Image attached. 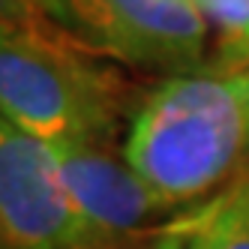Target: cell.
<instances>
[{
    "label": "cell",
    "instance_id": "cell-1",
    "mask_svg": "<svg viewBox=\"0 0 249 249\" xmlns=\"http://www.w3.org/2000/svg\"><path fill=\"white\" fill-rule=\"evenodd\" d=\"M123 159L168 207L225 189L249 168V72L168 75L138 102Z\"/></svg>",
    "mask_w": 249,
    "mask_h": 249
},
{
    "label": "cell",
    "instance_id": "cell-2",
    "mask_svg": "<svg viewBox=\"0 0 249 249\" xmlns=\"http://www.w3.org/2000/svg\"><path fill=\"white\" fill-rule=\"evenodd\" d=\"M3 120L42 141L108 147L132 105L129 81L51 27L30 0H3Z\"/></svg>",
    "mask_w": 249,
    "mask_h": 249
},
{
    "label": "cell",
    "instance_id": "cell-3",
    "mask_svg": "<svg viewBox=\"0 0 249 249\" xmlns=\"http://www.w3.org/2000/svg\"><path fill=\"white\" fill-rule=\"evenodd\" d=\"M60 36L93 57L168 75L201 72L207 21L192 0H30Z\"/></svg>",
    "mask_w": 249,
    "mask_h": 249
},
{
    "label": "cell",
    "instance_id": "cell-4",
    "mask_svg": "<svg viewBox=\"0 0 249 249\" xmlns=\"http://www.w3.org/2000/svg\"><path fill=\"white\" fill-rule=\"evenodd\" d=\"M3 249H93L48 141L0 126Z\"/></svg>",
    "mask_w": 249,
    "mask_h": 249
},
{
    "label": "cell",
    "instance_id": "cell-5",
    "mask_svg": "<svg viewBox=\"0 0 249 249\" xmlns=\"http://www.w3.org/2000/svg\"><path fill=\"white\" fill-rule=\"evenodd\" d=\"M48 144L93 249H123L165 228L159 219L174 207H168L141 180L126 159H117L102 144Z\"/></svg>",
    "mask_w": 249,
    "mask_h": 249
},
{
    "label": "cell",
    "instance_id": "cell-6",
    "mask_svg": "<svg viewBox=\"0 0 249 249\" xmlns=\"http://www.w3.org/2000/svg\"><path fill=\"white\" fill-rule=\"evenodd\" d=\"M204 15L207 30L216 33L204 72L237 75L249 69V0H192Z\"/></svg>",
    "mask_w": 249,
    "mask_h": 249
},
{
    "label": "cell",
    "instance_id": "cell-7",
    "mask_svg": "<svg viewBox=\"0 0 249 249\" xmlns=\"http://www.w3.org/2000/svg\"><path fill=\"white\" fill-rule=\"evenodd\" d=\"M189 249H249V177L204 207Z\"/></svg>",
    "mask_w": 249,
    "mask_h": 249
},
{
    "label": "cell",
    "instance_id": "cell-8",
    "mask_svg": "<svg viewBox=\"0 0 249 249\" xmlns=\"http://www.w3.org/2000/svg\"><path fill=\"white\" fill-rule=\"evenodd\" d=\"M204 216V213H201ZM201 216H180L177 222H168L162 231L138 240V243H129L123 249H189V240H192V231L195 225L201 222Z\"/></svg>",
    "mask_w": 249,
    "mask_h": 249
},
{
    "label": "cell",
    "instance_id": "cell-9",
    "mask_svg": "<svg viewBox=\"0 0 249 249\" xmlns=\"http://www.w3.org/2000/svg\"><path fill=\"white\" fill-rule=\"evenodd\" d=\"M246 72H249V69H246Z\"/></svg>",
    "mask_w": 249,
    "mask_h": 249
}]
</instances>
